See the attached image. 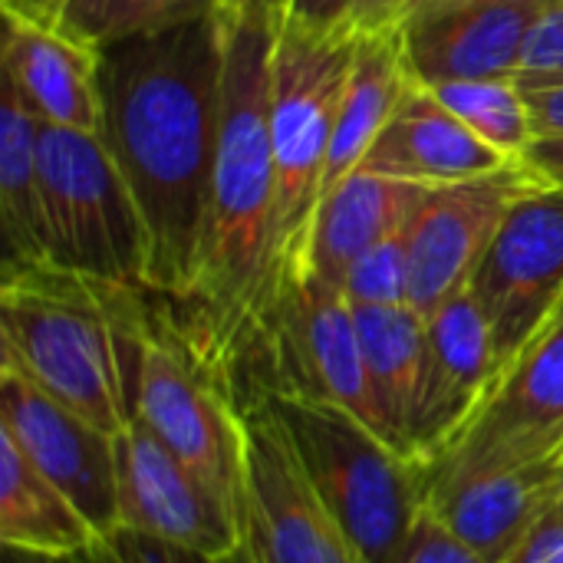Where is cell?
Masks as SVG:
<instances>
[{"instance_id": "cell-29", "label": "cell", "mask_w": 563, "mask_h": 563, "mask_svg": "<svg viewBox=\"0 0 563 563\" xmlns=\"http://www.w3.org/2000/svg\"><path fill=\"white\" fill-rule=\"evenodd\" d=\"M399 563H488L478 551H472L452 528H445L429 508H422L406 554Z\"/></svg>"}, {"instance_id": "cell-31", "label": "cell", "mask_w": 563, "mask_h": 563, "mask_svg": "<svg viewBox=\"0 0 563 563\" xmlns=\"http://www.w3.org/2000/svg\"><path fill=\"white\" fill-rule=\"evenodd\" d=\"M505 563H563V508L554 505Z\"/></svg>"}, {"instance_id": "cell-24", "label": "cell", "mask_w": 563, "mask_h": 563, "mask_svg": "<svg viewBox=\"0 0 563 563\" xmlns=\"http://www.w3.org/2000/svg\"><path fill=\"white\" fill-rule=\"evenodd\" d=\"M429 89L439 96V102L452 115H459L485 145H492L508 162H518L534 142L528 99L515 76L459 79V82H439Z\"/></svg>"}, {"instance_id": "cell-36", "label": "cell", "mask_w": 563, "mask_h": 563, "mask_svg": "<svg viewBox=\"0 0 563 563\" xmlns=\"http://www.w3.org/2000/svg\"><path fill=\"white\" fill-rule=\"evenodd\" d=\"M465 3H488V7H534V10H541V7H548V3H554V0H416V3H412V10H409V16L426 13V10H442V7H465ZM409 16H406V20H409Z\"/></svg>"}, {"instance_id": "cell-39", "label": "cell", "mask_w": 563, "mask_h": 563, "mask_svg": "<svg viewBox=\"0 0 563 563\" xmlns=\"http://www.w3.org/2000/svg\"><path fill=\"white\" fill-rule=\"evenodd\" d=\"M558 505L563 508V468H561V495H558Z\"/></svg>"}, {"instance_id": "cell-20", "label": "cell", "mask_w": 563, "mask_h": 563, "mask_svg": "<svg viewBox=\"0 0 563 563\" xmlns=\"http://www.w3.org/2000/svg\"><path fill=\"white\" fill-rule=\"evenodd\" d=\"M0 544L43 558H76L99 544L82 511L0 432Z\"/></svg>"}, {"instance_id": "cell-16", "label": "cell", "mask_w": 563, "mask_h": 563, "mask_svg": "<svg viewBox=\"0 0 563 563\" xmlns=\"http://www.w3.org/2000/svg\"><path fill=\"white\" fill-rule=\"evenodd\" d=\"M541 10L465 3L416 13L399 26L406 73L422 86L518 76L528 30Z\"/></svg>"}, {"instance_id": "cell-32", "label": "cell", "mask_w": 563, "mask_h": 563, "mask_svg": "<svg viewBox=\"0 0 563 563\" xmlns=\"http://www.w3.org/2000/svg\"><path fill=\"white\" fill-rule=\"evenodd\" d=\"M538 135H563V79L544 82V86H521Z\"/></svg>"}, {"instance_id": "cell-9", "label": "cell", "mask_w": 563, "mask_h": 563, "mask_svg": "<svg viewBox=\"0 0 563 563\" xmlns=\"http://www.w3.org/2000/svg\"><path fill=\"white\" fill-rule=\"evenodd\" d=\"M563 459V300L422 478Z\"/></svg>"}, {"instance_id": "cell-6", "label": "cell", "mask_w": 563, "mask_h": 563, "mask_svg": "<svg viewBox=\"0 0 563 563\" xmlns=\"http://www.w3.org/2000/svg\"><path fill=\"white\" fill-rule=\"evenodd\" d=\"M36 162L53 267L145 290L148 231L99 132L40 122Z\"/></svg>"}, {"instance_id": "cell-18", "label": "cell", "mask_w": 563, "mask_h": 563, "mask_svg": "<svg viewBox=\"0 0 563 563\" xmlns=\"http://www.w3.org/2000/svg\"><path fill=\"white\" fill-rule=\"evenodd\" d=\"M505 165L508 158L485 145L459 115H452L429 86L409 79L360 168L396 181L439 188L498 172Z\"/></svg>"}, {"instance_id": "cell-19", "label": "cell", "mask_w": 563, "mask_h": 563, "mask_svg": "<svg viewBox=\"0 0 563 563\" xmlns=\"http://www.w3.org/2000/svg\"><path fill=\"white\" fill-rule=\"evenodd\" d=\"M429 188L396 181L356 168L330 188L313 214L307 271L310 277L343 290L350 267L386 234L406 228Z\"/></svg>"}, {"instance_id": "cell-11", "label": "cell", "mask_w": 563, "mask_h": 563, "mask_svg": "<svg viewBox=\"0 0 563 563\" xmlns=\"http://www.w3.org/2000/svg\"><path fill=\"white\" fill-rule=\"evenodd\" d=\"M541 185L521 162L429 188L409 221V307L426 320L472 284L501 221L521 195Z\"/></svg>"}, {"instance_id": "cell-14", "label": "cell", "mask_w": 563, "mask_h": 563, "mask_svg": "<svg viewBox=\"0 0 563 563\" xmlns=\"http://www.w3.org/2000/svg\"><path fill=\"white\" fill-rule=\"evenodd\" d=\"M426 323V366L409 422V455L419 465L455 442L498 379L492 323L472 287L449 297Z\"/></svg>"}, {"instance_id": "cell-17", "label": "cell", "mask_w": 563, "mask_h": 563, "mask_svg": "<svg viewBox=\"0 0 563 563\" xmlns=\"http://www.w3.org/2000/svg\"><path fill=\"white\" fill-rule=\"evenodd\" d=\"M3 79L36 122L99 132L102 89L99 49L79 43L53 23H36L3 10Z\"/></svg>"}, {"instance_id": "cell-25", "label": "cell", "mask_w": 563, "mask_h": 563, "mask_svg": "<svg viewBox=\"0 0 563 563\" xmlns=\"http://www.w3.org/2000/svg\"><path fill=\"white\" fill-rule=\"evenodd\" d=\"M214 7L218 0H69L56 26L76 36L79 43L102 49L125 36L205 16Z\"/></svg>"}, {"instance_id": "cell-8", "label": "cell", "mask_w": 563, "mask_h": 563, "mask_svg": "<svg viewBox=\"0 0 563 563\" xmlns=\"http://www.w3.org/2000/svg\"><path fill=\"white\" fill-rule=\"evenodd\" d=\"M244 528L257 563H369L261 396L244 402Z\"/></svg>"}, {"instance_id": "cell-34", "label": "cell", "mask_w": 563, "mask_h": 563, "mask_svg": "<svg viewBox=\"0 0 563 563\" xmlns=\"http://www.w3.org/2000/svg\"><path fill=\"white\" fill-rule=\"evenodd\" d=\"M350 3L353 0H290L287 16L310 23V26H343Z\"/></svg>"}, {"instance_id": "cell-2", "label": "cell", "mask_w": 563, "mask_h": 563, "mask_svg": "<svg viewBox=\"0 0 563 563\" xmlns=\"http://www.w3.org/2000/svg\"><path fill=\"white\" fill-rule=\"evenodd\" d=\"M224 36L221 122L198 277L185 340L231 383L244 356L271 360L284 284L274 251L277 165L271 142V69L280 20L218 7ZM238 386V383H234Z\"/></svg>"}, {"instance_id": "cell-35", "label": "cell", "mask_w": 563, "mask_h": 563, "mask_svg": "<svg viewBox=\"0 0 563 563\" xmlns=\"http://www.w3.org/2000/svg\"><path fill=\"white\" fill-rule=\"evenodd\" d=\"M66 3H69V0H0V7H3L7 13H20V16H26V20L53 23V26H56V20H59V13H63Z\"/></svg>"}, {"instance_id": "cell-13", "label": "cell", "mask_w": 563, "mask_h": 563, "mask_svg": "<svg viewBox=\"0 0 563 563\" xmlns=\"http://www.w3.org/2000/svg\"><path fill=\"white\" fill-rule=\"evenodd\" d=\"M0 432L82 511L99 541L119 528L115 435L86 422L0 363Z\"/></svg>"}, {"instance_id": "cell-30", "label": "cell", "mask_w": 563, "mask_h": 563, "mask_svg": "<svg viewBox=\"0 0 563 563\" xmlns=\"http://www.w3.org/2000/svg\"><path fill=\"white\" fill-rule=\"evenodd\" d=\"M416 0H353L346 10L343 26L356 36L393 33L406 23Z\"/></svg>"}, {"instance_id": "cell-15", "label": "cell", "mask_w": 563, "mask_h": 563, "mask_svg": "<svg viewBox=\"0 0 563 563\" xmlns=\"http://www.w3.org/2000/svg\"><path fill=\"white\" fill-rule=\"evenodd\" d=\"M563 459L426 478V508L488 563H505L558 505Z\"/></svg>"}, {"instance_id": "cell-3", "label": "cell", "mask_w": 563, "mask_h": 563, "mask_svg": "<svg viewBox=\"0 0 563 563\" xmlns=\"http://www.w3.org/2000/svg\"><path fill=\"white\" fill-rule=\"evenodd\" d=\"M145 330L148 313L132 287L53 264L3 267L0 363L109 435L132 419Z\"/></svg>"}, {"instance_id": "cell-12", "label": "cell", "mask_w": 563, "mask_h": 563, "mask_svg": "<svg viewBox=\"0 0 563 563\" xmlns=\"http://www.w3.org/2000/svg\"><path fill=\"white\" fill-rule=\"evenodd\" d=\"M115 478L119 528L208 558H228L247 544L244 521L139 419L115 435Z\"/></svg>"}, {"instance_id": "cell-4", "label": "cell", "mask_w": 563, "mask_h": 563, "mask_svg": "<svg viewBox=\"0 0 563 563\" xmlns=\"http://www.w3.org/2000/svg\"><path fill=\"white\" fill-rule=\"evenodd\" d=\"M284 426L330 515L369 563H399L426 508L422 465L353 412L294 389H254Z\"/></svg>"}, {"instance_id": "cell-1", "label": "cell", "mask_w": 563, "mask_h": 563, "mask_svg": "<svg viewBox=\"0 0 563 563\" xmlns=\"http://www.w3.org/2000/svg\"><path fill=\"white\" fill-rule=\"evenodd\" d=\"M224 36L218 10L99 49L102 125L148 231L145 290L188 300L211 198Z\"/></svg>"}, {"instance_id": "cell-5", "label": "cell", "mask_w": 563, "mask_h": 563, "mask_svg": "<svg viewBox=\"0 0 563 563\" xmlns=\"http://www.w3.org/2000/svg\"><path fill=\"white\" fill-rule=\"evenodd\" d=\"M356 33L280 20L271 69V142L277 165L274 251L287 290L307 271L310 228L323 191L327 158L346 92Z\"/></svg>"}, {"instance_id": "cell-7", "label": "cell", "mask_w": 563, "mask_h": 563, "mask_svg": "<svg viewBox=\"0 0 563 563\" xmlns=\"http://www.w3.org/2000/svg\"><path fill=\"white\" fill-rule=\"evenodd\" d=\"M132 419L244 521V402L178 327L148 317Z\"/></svg>"}, {"instance_id": "cell-21", "label": "cell", "mask_w": 563, "mask_h": 563, "mask_svg": "<svg viewBox=\"0 0 563 563\" xmlns=\"http://www.w3.org/2000/svg\"><path fill=\"white\" fill-rule=\"evenodd\" d=\"M406 82H409V73L402 63L399 30L356 36V53H353L346 92L340 102L320 198L363 165L366 152L373 148L383 125L389 122Z\"/></svg>"}, {"instance_id": "cell-33", "label": "cell", "mask_w": 563, "mask_h": 563, "mask_svg": "<svg viewBox=\"0 0 563 563\" xmlns=\"http://www.w3.org/2000/svg\"><path fill=\"white\" fill-rule=\"evenodd\" d=\"M518 162L541 185L563 191V135H538Z\"/></svg>"}, {"instance_id": "cell-26", "label": "cell", "mask_w": 563, "mask_h": 563, "mask_svg": "<svg viewBox=\"0 0 563 563\" xmlns=\"http://www.w3.org/2000/svg\"><path fill=\"white\" fill-rule=\"evenodd\" d=\"M343 297L363 307L409 303V224L386 234L350 267Z\"/></svg>"}, {"instance_id": "cell-28", "label": "cell", "mask_w": 563, "mask_h": 563, "mask_svg": "<svg viewBox=\"0 0 563 563\" xmlns=\"http://www.w3.org/2000/svg\"><path fill=\"white\" fill-rule=\"evenodd\" d=\"M515 79L521 86H544L563 79V0L548 3L531 23Z\"/></svg>"}, {"instance_id": "cell-37", "label": "cell", "mask_w": 563, "mask_h": 563, "mask_svg": "<svg viewBox=\"0 0 563 563\" xmlns=\"http://www.w3.org/2000/svg\"><path fill=\"white\" fill-rule=\"evenodd\" d=\"M218 7H234V10H261L271 13L277 20H284L290 13V0H218ZM214 7V10H218Z\"/></svg>"}, {"instance_id": "cell-10", "label": "cell", "mask_w": 563, "mask_h": 563, "mask_svg": "<svg viewBox=\"0 0 563 563\" xmlns=\"http://www.w3.org/2000/svg\"><path fill=\"white\" fill-rule=\"evenodd\" d=\"M468 287L488 313L501 379L563 300L561 188L534 185L515 201Z\"/></svg>"}, {"instance_id": "cell-23", "label": "cell", "mask_w": 563, "mask_h": 563, "mask_svg": "<svg viewBox=\"0 0 563 563\" xmlns=\"http://www.w3.org/2000/svg\"><path fill=\"white\" fill-rule=\"evenodd\" d=\"M36 132L40 122L26 112L20 96L0 82V221L7 264H53Z\"/></svg>"}, {"instance_id": "cell-38", "label": "cell", "mask_w": 563, "mask_h": 563, "mask_svg": "<svg viewBox=\"0 0 563 563\" xmlns=\"http://www.w3.org/2000/svg\"><path fill=\"white\" fill-rule=\"evenodd\" d=\"M3 563H99L92 554H76V558H43V554H26V551H10L3 548Z\"/></svg>"}, {"instance_id": "cell-22", "label": "cell", "mask_w": 563, "mask_h": 563, "mask_svg": "<svg viewBox=\"0 0 563 563\" xmlns=\"http://www.w3.org/2000/svg\"><path fill=\"white\" fill-rule=\"evenodd\" d=\"M369 386L383 416V432L409 455V422L419 399L429 323L409 303L363 307L353 303Z\"/></svg>"}, {"instance_id": "cell-27", "label": "cell", "mask_w": 563, "mask_h": 563, "mask_svg": "<svg viewBox=\"0 0 563 563\" xmlns=\"http://www.w3.org/2000/svg\"><path fill=\"white\" fill-rule=\"evenodd\" d=\"M89 554L99 563H257L251 544H244L241 551H234L228 558H208V554H195V551L175 548L168 541L139 534L132 528L109 531Z\"/></svg>"}]
</instances>
